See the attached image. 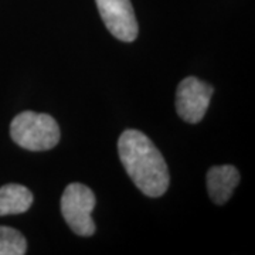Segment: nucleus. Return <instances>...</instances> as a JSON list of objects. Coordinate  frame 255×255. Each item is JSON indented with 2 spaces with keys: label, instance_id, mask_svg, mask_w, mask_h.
Returning a JSON list of instances; mask_svg holds the SVG:
<instances>
[{
  "label": "nucleus",
  "instance_id": "nucleus-7",
  "mask_svg": "<svg viewBox=\"0 0 255 255\" xmlns=\"http://www.w3.org/2000/svg\"><path fill=\"white\" fill-rule=\"evenodd\" d=\"M33 204V193L26 186L10 183L0 187V217L26 213Z\"/></svg>",
  "mask_w": 255,
  "mask_h": 255
},
{
  "label": "nucleus",
  "instance_id": "nucleus-1",
  "mask_svg": "<svg viewBox=\"0 0 255 255\" xmlns=\"http://www.w3.org/2000/svg\"><path fill=\"white\" fill-rule=\"evenodd\" d=\"M119 159L133 184L147 197L163 196L169 183L166 160L155 143L143 132L125 130L118 140Z\"/></svg>",
  "mask_w": 255,
  "mask_h": 255
},
{
  "label": "nucleus",
  "instance_id": "nucleus-3",
  "mask_svg": "<svg viewBox=\"0 0 255 255\" xmlns=\"http://www.w3.org/2000/svg\"><path fill=\"white\" fill-rule=\"evenodd\" d=\"M95 204V194L88 186L82 183H71L65 187L61 197V214L68 227L77 236H94L95 223L91 214Z\"/></svg>",
  "mask_w": 255,
  "mask_h": 255
},
{
  "label": "nucleus",
  "instance_id": "nucleus-2",
  "mask_svg": "<svg viewBox=\"0 0 255 255\" xmlns=\"http://www.w3.org/2000/svg\"><path fill=\"white\" fill-rule=\"evenodd\" d=\"M10 136L20 147L33 152L50 150L60 142L58 124L48 114L24 111L10 124Z\"/></svg>",
  "mask_w": 255,
  "mask_h": 255
},
{
  "label": "nucleus",
  "instance_id": "nucleus-5",
  "mask_svg": "<svg viewBox=\"0 0 255 255\" xmlns=\"http://www.w3.org/2000/svg\"><path fill=\"white\" fill-rule=\"evenodd\" d=\"M102 21L114 37L132 43L139 33L136 16L130 0H95Z\"/></svg>",
  "mask_w": 255,
  "mask_h": 255
},
{
  "label": "nucleus",
  "instance_id": "nucleus-4",
  "mask_svg": "<svg viewBox=\"0 0 255 255\" xmlns=\"http://www.w3.org/2000/svg\"><path fill=\"white\" fill-rule=\"evenodd\" d=\"M214 88L196 77H187L180 81L176 92L177 115L189 124H199L204 118Z\"/></svg>",
  "mask_w": 255,
  "mask_h": 255
},
{
  "label": "nucleus",
  "instance_id": "nucleus-6",
  "mask_svg": "<svg viewBox=\"0 0 255 255\" xmlns=\"http://www.w3.org/2000/svg\"><path fill=\"white\" fill-rule=\"evenodd\" d=\"M238 183L240 173L231 164L214 166L207 172V190L210 199L219 206L230 200Z\"/></svg>",
  "mask_w": 255,
  "mask_h": 255
},
{
  "label": "nucleus",
  "instance_id": "nucleus-8",
  "mask_svg": "<svg viewBox=\"0 0 255 255\" xmlns=\"http://www.w3.org/2000/svg\"><path fill=\"white\" fill-rule=\"evenodd\" d=\"M26 251L27 241L20 231L0 226V255H24Z\"/></svg>",
  "mask_w": 255,
  "mask_h": 255
}]
</instances>
